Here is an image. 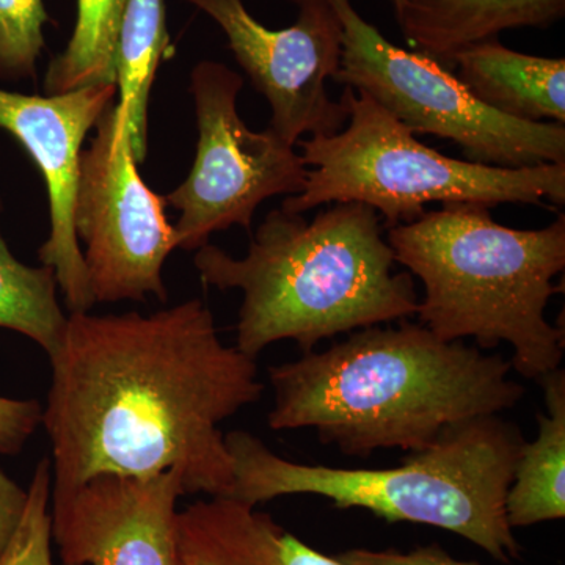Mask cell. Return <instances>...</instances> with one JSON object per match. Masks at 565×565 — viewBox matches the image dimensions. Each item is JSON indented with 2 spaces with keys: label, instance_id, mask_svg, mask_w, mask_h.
Listing matches in <instances>:
<instances>
[{
  "label": "cell",
  "instance_id": "cell-1",
  "mask_svg": "<svg viewBox=\"0 0 565 565\" xmlns=\"http://www.w3.org/2000/svg\"><path fill=\"white\" fill-rule=\"evenodd\" d=\"M41 424L52 492L98 475H184L185 494L228 497L222 423L258 403L256 360L221 340L200 299L143 316L70 313L50 355Z\"/></svg>",
  "mask_w": 565,
  "mask_h": 565
},
{
  "label": "cell",
  "instance_id": "cell-2",
  "mask_svg": "<svg viewBox=\"0 0 565 565\" xmlns=\"http://www.w3.org/2000/svg\"><path fill=\"white\" fill-rule=\"evenodd\" d=\"M267 373L270 429H313L321 444L362 459L422 451L448 427L501 415L525 394L511 360L408 321L355 330Z\"/></svg>",
  "mask_w": 565,
  "mask_h": 565
},
{
  "label": "cell",
  "instance_id": "cell-3",
  "mask_svg": "<svg viewBox=\"0 0 565 565\" xmlns=\"http://www.w3.org/2000/svg\"><path fill=\"white\" fill-rule=\"evenodd\" d=\"M384 230L363 203H334L311 222L278 207L244 258L207 243L193 266L204 285L243 292L236 348L244 355L256 360L286 340L308 353L338 334L416 316L414 275L396 273Z\"/></svg>",
  "mask_w": 565,
  "mask_h": 565
},
{
  "label": "cell",
  "instance_id": "cell-4",
  "mask_svg": "<svg viewBox=\"0 0 565 565\" xmlns=\"http://www.w3.org/2000/svg\"><path fill=\"white\" fill-rule=\"evenodd\" d=\"M394 258L424 286L419 323L445 341L509 344L512 370L544 377L563 363L565 329L546 321L565 269V215L539 230L494 222L490 206L446 203L388 228Z\"/></svg>",
  "mask_w": 565,
  "mask_h": 565
},
{
  "label": "cell",
  "instance_id": "cell-5",
  "mask_svg": "<svg viewBox=\"0 0 565 565\" xmlns=\"http://www.w3.org/2000/svg\"><path fill=\"white\" fill-rule=\"evenodd\" d=\"M233 460L228 497L256 505L288 494H315L338 509H364L388 523H418L467 539L498 563L522 557L505 522L522 429L500 415L455 424L392 468H334L291 462L245 430L225 435Z\"/></svg>",
  "mask_w": 565,
  "mask_h": 565
},
{
  "label": "cell",
  "instance_id": "cell-6",
  "mask_svg": "<svg viewBox=\"0 0 565 565\" xmlns=\"http://www.w3.org/2000/svg\"><path fill=\"white\" fill-rule=\"evenodd\" d=\"M348 121L332 136L297 141L307 184L281 210L302 212L330 203H363L393 228L422 217L430 203H565V163L503 169L449 158L422 143L366 93L343 88Z\"/></svg>",
  "mask_w": 565,
  "mask_h": 565
},
{
  "label": "cell",
  "instance_id": "cell-7",
  "mask_svg": "<svg viewBox=\"0 0 565 565\" xmlns=\"http://www.w3.org/2000/svg\"><path fill=\"white\" fill-rule=\"evenodd\" d=\"M343 25L333 82L366 93L405 128L455 141L468 161L503 169L565 163V126L514 120L471 95L452 71L386 40L353 7L330 0Z\"/></svg>",
  "mask_w": 565,
  "mask_h": 565
},
{
  "label": "cell",
  "instance_id": "cell-8",
  "mask_svg": "<svg viewBox=\"0 0 565 565\" xmlns=\"http://www.w3.org/2000/svg\"><path fill=\"white\" fill-rule=\"evenodd\" d=\"M244 79L221 62L196 63L191 73L199 145L191 173L163 202L180 211L174 223L178 248L199 250L212 233L234 225L250 230L259 204L273 196L297 195L308 167L296 147L269 128L252 131L239 111Z\"/></svg>",
  "mask_w": 565,
  "mask_h": 565
},
{
  "label": "cell",
  "instance_id": "cell-9",
  "mask_svg": "<svg viewBox=\"0 0 565 565\" xmlns=\"http://www.w3.org/2000/svg\"><path fill=\"white\" fill-rule=\"evenodd\" d=\"M79 156L73 225L85 245V269L95 303L169 300L163 264L178 248L166 202L145 184L134 158L129 120L117 104L96 125Z\"/></svg>",
  "mask_w": 565,
  "mask_h": 565
},
{
  "label": "cell",
  "instance_id": "cell-10",
  "mask_svg": "<svg viewBox=\"0 0 565 565\" xmlns=\"http://www.w3.org/2000/svg\"><path fill=\"white\" fill-rule=\"evenodd\" d=\"M215 21L230 51L269 103L270 129L282 141L340 132L348 121L327 81L340 70L343 25L330 0H292L297 20L273 31L252 17L243 0H185Z\"/></svg>",
  "mask_w": 565,
  "mask_h": 565
},
{
  "label": "cell",
  "instance_id": "cell-11",
  "mask_svg": "<svg viewBox=\"0 0 565 565\" xmlns=\"http://www.w3.org/2000/svg\"><path fill=\"white\" fill-rule=\"evenodd\" d=\"M184 475H98L51 490L52 541L62 565H182L178 500Z\"/></svg>",
  "mask_w": 565,
  "mask_h": 565
},
{
  "label": "cell",
  "instance_id": "cell-12",
  "mask_svg": "<svg viewBox=\"0 0 565 565\" xmlns=\"http://www.w3.org/2000/svg\"><path fill=\"white\" fill-rule=\"evenodd\" d=\"M117 85H96L63 95H22L0 88V128L13 134L36 163L50 196L51 233L39 258L51 267L70 313L95 307L73 207L85 137L114 106Z\"/></svg>",
  "mask_w": 565,
  "mask_h": 565
},
{
  "label": "cell",
  "instance_id": "cell-13",
  "mask_svg": "<svg viewBox=\"0 0 565 565\" xmlns=\"http://www.w3.org/2000/svg\"><path fill=\"white\" fill-rule=\"evenodd\" d=\"M405 41L452 71L460 51L511 29H548L565 0H390Z\"/></svg>",
  "mask_w": 565,
  "mask_h": 565
},
{
  "label": "cell",
  "instance_id": "cell-14",
  "mask_svg": "<svg viewBox=\"0 0 565 565\" xmlns=\"http://www.w3.org/2000/svg\"><path fill=\"white\" fill-rule=\"evenodd\" d=\"M452 73L479 103L504 117L565 126V61L509 50L497 40L460 51Z\"/></svg>",
  "mask_w": 565,
  "mask_h": 565
},
{
  "label": "cell",
  "instance_id": "cell-15",
  "mask_svg": "<svg viewBox=\"0 0 565 565\" xmlns=\"http://www.w3.org/2000/svg\"><path fill=\"white\" fill-rule=\"evenodd\" d=\"M545 412L537 415L539 434L525 441L504 500L511 530L565 516V373L563 367L539 379Z\"/></svg>",
  "mask_w": 565,
  "mask_h": 565
},
{
  "label": "cell",
  "instance_id": "cell-16",
  "mask_svg": "<svg viewBox=\"0 0 565 565\" xmlns=\"http://www.w3.org/2000/svg\"><path fill=\"white\" fill-rule=\"evenodd\" d=\"M280 525L233 498L199 501L178 514L182 565H282Z\"/></svg>",
  "mask_w": 565,
  "mask_h": 565
},
{
  "label": "cell",
  "instance_id": "cell-17",
  "mask_svg": "<svg viewBox=\"0 0 565 565\" xmlns=\"http://www.w3.org/2000/svg\"><path fill=\"white\" fill-rule=\"evenodd\" d=\"M169 46L163 0H128L115 52L117 106L129 120L134 158H147L148 99Z\"/></svg>",
  "mask_w": 565,
  "mask_h": 565
},
{
  "label": "cell",
  "instance_id": "cell-18",
  "mask_svg": "<svg viewBox=\"0 0 565 565\" xmlns=\"http://www.w3.org/2000/svg\"><path fill=\"white\" fill-rule=\"evenodd\" d=\"M128 0H77L73 35L62 54L52 58L44 76L47 96L117 85L115 52Z\"/></svg>",
  "mask_w": 565,
  "mask_h": 565
},
{
  "label": "cell",
  "instance_id": "cell-19",
  "mask_svg": "<svg viewBox=\"0 0 565 565\" xmlns=\"http://www.w3.org/2000/svg\"><path fill=\"white\" fill-rule=\"evenodd\" d=\"M57 291L54 270L43 264L28 266L14 258L0 230V329L24 334L51 355L68 321Z\"/></svg>",
  "mask_w": 565,
  "mask_h": 565
},
{
  "label": "cell",
  "instance_id": "cell-20",
  "mask_svg": "<svg viewBox=\"0 0 565 565\" xmlns=\"http://www.w3.org/2000/svg\"><path fill=\"white\" fill-rule=\"evenodd\" d=\"M47 22L43 0H0V82L36 79Z\"/></svg>",
  "mask_w": 565,
  "mask_h": 565
},
{
  "label": "cell",
  "instance_id": "cell-21",
  "mask_svg": "<svg viewBox=\"0 0 565 565\" xmlns=\"http://www.w3.org/2000/svg\"><path fill=\"white\" fill-rule=\"evenodd\" d=\"M51 460L41 459L33 471L28 501L0 565H54L51 527Z\"/></svg>",
  "mask_w": 565,
  "mask_h": 565
},
{
  "label": "cell",
  "instance_id": "cell-22",
  "mask_svg": "<svg viewBox=\"0 0 565 565\" xmlns=\"http://www.w3.org/2000/svg\"><path fill=\"white\" fill-rule=\"evenodd\" d=\"M41 415L39 401L0 396V455H20L40 426Z\"/></svg>",
  "mask_w": 565,
  "mask_h": 565
},
{
  "label": "cell",
  "instance_id": "cell-23",
  "mask_svg": "<svg viewBox=\"0 0 565 565\" xmlns=\"http://www.w3.org/2000/svg\"><path fill=\"white\" fill-rule=\"evenodd\" d=\"M337 557L345 565H479L455 559L437 544L416 546L412 552L352 548Z\"/></svg>",
  "mask_w": 565,
  "mask_h": 565
},
{
  "label": "cell",
  "instance_id": "cell-24",
  "mask_svg": "<svg viewBox=\"0 0 565 565\" xmlns=\"http://www.w3.org/2000/svg\"><path fill=\"white\" fill-rule=\"evenodd\" d=\"M25 501L28 490L22 489L0 468V555L20 523Z\"/></svg>",
  "mask_w": 565,
  "mask_h": 565
},
{
  "label": "cell",
  "instance_id": "cell-25",
  "mask_svg": "<svg viewBox=\"0 0 565 565\" xmlns=\"http://www.w3.org/2000/svg\"><path fill=\"white\" fill-rule=\"evenodd\" d=\"M278 556L282 565H345L338 557H330L303 544L299 537L288 533V531H278L277 534Z\"/></svg>",
  "mask_w": 565,
  "mask_h": 565
}]
</instances>
